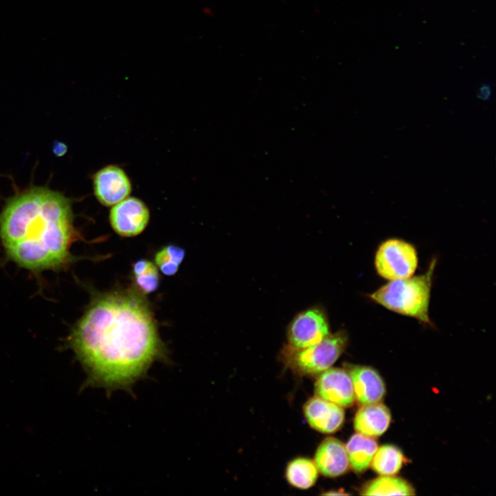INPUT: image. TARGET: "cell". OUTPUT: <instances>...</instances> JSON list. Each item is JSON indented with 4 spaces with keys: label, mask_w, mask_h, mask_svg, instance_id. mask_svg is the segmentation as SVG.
<instances>
[{
    "label": "cell",
    "mask_w": 496,
    "mask_h": 496,
    "mask_svg": "<svg viewBox=\"0 0 496 496\" xmlns=\"http://www.w3.org/2000/svg\"><path fill=\"white\" fill-rule=\"evenodd\" d=\"M417 262L415 247L400 239H389L383 242L375 257L378 273L389 280L412 276L417 269Z\"/></svg>",
    "instance_id": "cell-5"
},
{
    "label": "cell",
    "mask_w": 496,
    "mask_h": 496,
    "mask_svg": "<svg viewBox=\"0 0 496 496\" xmlns=\"http://www.w3.org/2000/svg\"><path fill=\"white\" fill-rule=\"evenodd\" d=\"M315 393L342 408L352 406L355 400L349 373L339 368H329L320 373L315 383Z\"/></svg>",
    "instance_id": "cell-9"
},
{
    "label": "cell",
    "mask_w": 496,
    "mask_h": 496,
    "mask_svg": "<svg viewBox=\"0 0 496 496\" xmlns=\"http://www.w3.org/2000/svg\"><path fill=\"white\" fill-rule=\"evenodd\" d=\"M355 400L362 405L380 402L386 393L385 384L378 372L367 366L349 365Z\"/></svg>",
    "instance_id": "cell-11"
},
{
    "label": "cell",
    "mask_w": 496,
    "mask_h": 496,
    "mask_svg": "<svg viewBox=\"0 0 496 496\" xmlns=\"http://www.w3.org/2000/svg\"><path fill=\"white\" fill-rule=\"evenodd\" d=\"M324 495H347V493H343V492H340V493H338V492H333H333H331V491H330V492H328V493H324Z\"/></svg>",
    "instance_id": "cell-21"
},
{
    "label": "cell",
    "mask_w": 496,
    "mask_h": 496,
    "mask_svg": "<svg viewBox=\"0 0 496 496\" xmlns=\"http://www.w3.org/2000/svg\"><path fill=\"white\" fill-rule=\"evenodd\" d=\"M435 265L434 259L425 273L390 280L371 293L370 299L392 311L431 324L428 307Z\"/></svg>",
    "instance_id": "cell-3"
},
{
    "label": "cell",
    "mask_w": 496,
    "mask_h": 496,
    "mask_svg": "<svg viewBox=\"0 0 496 496\" xmlns=\"http://www.w3.org/2000/svg\"><path fill=\"white\" fill-rule=\"evenodd\" d=\"M391 417L389 409L379 402L363 405L354 418L356 431L373 437L382 435L389 428Z\"/></svg>",
    "instance_id": "cell-13"
},
{
    "label": "cell",
    "mask_w": 496,
    "mask_h": 496,
    "mask_svg": "<svg viewBox=\"0 0 496 496\" xmlns=\"http://www.w3.org/2000/svg\"><path fill=\"white\" fill-rule=\"evenodd\" d=\"M149 210L141 199L128 196L112 206L109 219L114 231L123 237L142 233L149 220Z\"/></svg>",
    "instance_id": "cell-8"
},
{
    "label": "cell",
    "mask_w": 496,
    "mask_h": 496,
    "mask_svg": "<svg viewBox=\"0 0 496 496\" xmlns=\"http://www.w3.org/2000/svg\"><path fill=\"white\" fill-rule=\"evenodd\" d=\"M68 342L87 372V385L108 390L131 386L165 354L147 303L130 291L95 298Z\"/></svg>",
    "instance_id": "cell-1"
},
{
    "label": "cell",
    "mask_w": 496,
    "mask_h": 496,
    "mask_svg": "<svg viewBox=\"0 0 496 496\" xmlns=\"http://www.w3.org/2000/svg\"><path fill=\"white\" fill-rule=\"evenodd\" d=\"M404 455L396 446L386 444L378 448L371 461L374 471L381 475H394L401 469Z\"/></svg>",
    "instance_id": "cell-17"
},
{
    "label": "cell",
    "mask_w": 496,
    "mask_h": 496,
    "mask_svg": "<svg viewBox=\"0 0 496 496\" xmlns=\"http://www.w3.org/2000/svg\"><path fill=\"white\" fill-rule=\"evenodd\" d=\"M364 495H413V487L404 479L382 475L369 482L362 490Z\"/></svg>",
    "instance_id": "cell-16"
},
{
    "label": "cell",
    "mask_w": 496,
    "mask_h": 496,
    "mask_svg": "<svg viewBox=\"0 0 496 496\" xmlns=\"http://www.w3.org/2000/svg\"><path fill=\"white\" fill-rule=\"evenodd\" d=\"M304 413L309 424L324 433L338 431L344 420L342 406L318 396L309 399L304 406Z\"/></svg>",
    "instance_id": "cell-10"
},
{
    "label": "cell",
    "mask_w": 496,
    "mask_h": 496,
    "mask_svg": "<svg viewBox=\"0 0 496 496\" xmlns=\"http://www.w3.org/2000/svg\"><path fill=\"white\" fill-rule=\"evenodd\" d=\"M346 331L330 333L319 343L308 347L296 349L287 345L282 350L284 362L302 375L320 374L330 368L347 347Z\"/></svg>",
    "instance_id": "cell-4"
},
{
    "label": "cell",
    "mask_w": 496,
    "mask_h": 496,
    "mask_svg": "<svg viewBox=\"0 0 496 496\" xmlns=\"http://www.w3.org/2000/svg\"><path fill=\"white\" fill-rule=\"evenodd\" d=\"M94 195L99 203L112 207L130 196L131 180L125 170L117 165H108L92 176Z\"/></svg>",
    "instance_id": "cell-7"
},
{
    "label": "cell",
    "mask_w": 496,
    "mask_h": 496,
    "mask_svg": "<svg viewBox=\"0 0 496 496\" xmlns=\"http://www.w3.org/2000/svg\"><path fill=\"white\" fill-rule=\"evenodd\" d=\"M76 236L70 200L45 187L14 194L0 212V240L7 256L30 271L65 267Z\"/></svg>",
    "instance_id": "cell-2"
},
{
    "label": "cell",
    "mask_w": 496,
    "mask_h": 496,
    "mask_svg": "<svg viewBox=\"0 0 496 496\" xmlns=\"http://www.w3.org/2000/svg\"><path fill=\"white\" fill-rule=\"evenodd\" d=\"M133 274L136 286L143 293H150L157 289L159 275L157 267L151 261L137 260L133 265Z\"/></svg>",
    "instance_id": "cell-18"
},
{
    "label": "cell",
    "mask_w": 496,
    "mask_h": 496,
    "mask_svg": "<svg viewBox=\"0 0 496 496\" xmlns=\"http://www.w3.org/2000/svg\"><path fill=\"white\" fill-rule=\"evenodd\" d=\"M318 470L312 460L300 457L289 463L286 477L289 483L300 489H307L316 482Z\"/></svg>",
    "instance_id": "cell-15"
},
{
    "label": "cell",
    "mask_w": 496,
    "mask_h": 496,
    "mask_svg": "<svg viewBox=\"0 0 496 496\" xmlns=\"http://www.w3.org/2000/svg\"><path fill=\"white\" fill-rule=\"evenodd\" d=\"M330 334L329 324L324 310L314 306L296 315L287 328L289 346L302 349L319 343Z\"/></svg>",
    "instance_id": "cell-6"
},
{
    "label": "cell",
    "mask_w": 496,
    "mask_h": 496,
    "mask_svg": "<svg viewBox=\"0 0 496 496\" xmlns=\"http://www.w3.org/2000/svg\"><path fill=\"white\" fill-rule=\"evenodd\" d=\"M345 448L351 468L361 473L371 464L378 444L373 438L358 433L351 437Z\"/></svg>",
    "instance_id": "cell-14"
},
{
    "label": "cell",
    "mask_w": 496,
    "mask_h": 496,
    "mask_svg": "<svg viewBox=\"0 0 496 496\" xmlns=\"http://www.w3.org/2000/svg\"><path fill=\"white\" fill-rule=\"evenodd\" d=\"M314 463L326 477H335L345 473L349 463L345 446L335 437H327L319 445Z\"/></svg>",
    "instance_id": "cell-12"
},
{
    "label": "cell",
    "mask_w": 496,
    "mask_h": 496,
    "mask_svg": "<svg viewBox=\"0 0 496 496\" xmlns=\"http://www.w3.org/2000/svg\"><path fill=\"white\" fill-rule=\"evenodd\" d=\"M492 94L491 86L488 83L482 84L479 88L478 97L483 101L490 99Z\"/></svg>",
    "instance_id": "cell-20"
},
{
    "label": "cell",
    "mask_w": 496,
    "mask_h": 496,
    "mask_svg": "<svg viewBox=\"0 0 496 496\" xmlns=\"http://www.w3.org/2000/svg\"><path fill=\"white\" fill-rule=\"evenodd\" d=\"M185 250L175 245H168L161 248L155 255V263L161 271L166 276L174 275L184 259Z\"/></svg>",
    "instance_id": "cell-19"
}]
</instances>
